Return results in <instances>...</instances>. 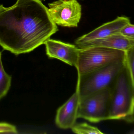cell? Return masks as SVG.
<instances>
[{"instance_id": "cell-11", "label": "cell", "mask_w": 134, "mask_h": 134, "mask_svg": "<svg viewBox=\"0 0 134 134\" xmlns=\"http://www.w3.org/2000/svg\"><path fill=\"white\" fill-rule=\"evenodd\" d=\"M12 80V76L7 74L4 69L0 51V100L8 94L11 87Z\"/></svg>"}, {"instance_id": "cell-5", "label": "cell", "mask_w": 134, "mask_h": 134, "mask_svg": "<svg viewBox=\"0 0 134 134\" xmlns=\"http://www.w3.org/2000/svg\"><path fill=\"white\" fill-rule=\"evenodd\" d=\"M112 87L99 90L80 100L78 119L94 123L108 120Z\"/></svg>"}, {"instance_id": "cell-9", "label": "cell", "mask_w": 134, "mask_h": 134, "mask_svg": "<svg viewBox=\"0 0 134 134\" xmlns=\"http://www.w3.org/2000/svg\"><path fill=\"white\" fill-rule=\"evenodd\" d=\"M80 103L79 94H74L60 107L57 111L55 119L57 126L63 130L71 129L78 119V111Z\"/></svg>"}, {"instance_id": "cell-6", "label": "cell", "mask_w": 134, "mask_h": 134, "mask_svg": "<svg viewBox=\"0 0 134 134\" xmlns=\"http://www.w3.org/2000/svg\"><path fill=\"white\" fill-rule=\"evenodd\" d=\"M49 13L53 21L60 26H78L82 15V6L76 0H58L49 3Z\"/></svg>"}, {"instance_id": "cell-3", "label": "cell", "mask_w": 134, "mask_h": 134, "mask_svg": "<svg viewBox=\"0 0 134 134\" xmlns=\"http://www.w3.org/2000/svg\"><path fill=\"white\" fill-rule=\"evenodd\" d=\"M126 52L100 46L79 48L76 68L78 76L88 74L107 65L124 61Z\"/></svg>"}, {"instance_id": "cell-15", "label": "cell", "mask_w": 134, "mask_h": 134, "mask_svg": "<svg viewBox=\"0 0 134 134\" xmlns=\"http://www.w3.org/2000/svg\"><path fill=\"white\" fill-rule=\"evenodd\" d=\"M120 33L127 37L134 39V24H127L122 29Z\"/></svg>"}, {"instance_id": "cell-8", "label": "cell", "mask_w": 134, "mask_h": 134, "mask_svg": "<svg viewBox=\"0 0 134 134\" xmlns=\"http://www.w3.org/2000/svg\"><path fill=\"white\" fill-rule=\"evenodd\" d=\"M130 23V20L128 17H118L114 20L105 23L90 33L78 38L75 41V44L79 47L86 42L120 33L122 29Z\"/></svg>"}, {"instance_id": "cell-4", "label": "cell", "mask_w": 134, "mask_h": 134, "mask_svg": "<svg viewBox=\"0 0 134 134\" xmlns=\"http://www.w3.org/2000/svg\"><path fill=\"white\" fill-rule=\"evenodd\" d=\"M124 68V61H121L78 76L76 91L79 94L80 100L95 92L112 87Z\"/></svg>"}, {"instance_id": "cell-1", "label": "cell", "mask_w": 134, "mask_h": 134, "mask_svg": "<svg viewBox=\"0 0 134 134\" xmlns=\"http://www.w3.org/2000/svg\"><path fill=\"white\" fill-rule=\"evenodd\" d=\"M59 31L41 0L0 5V46L14 55L34 50Z\"/></svg>"}, {"instance_id": "cell-17", "label": "cell", "mask_w": 134, "mask_h": 134, "mask_svg": "<svg viewBox=\"0 0 134 134\" xmlns=\"http://www.w3.org/2000/svg\"><path fill=\"white\" fill-rule=\"evenodd\" d=\"M43 1H46V0H43Z\"/></svg>"}, {"instance_id": "cell-7", "label": "cell", "mask_w": 134, "mask_h": 134, "mask_svg": "<svg viewBox=\"0 0 134 134\" xmlns=\"http://www.w3.org/2000/svg\"><path fill=\"white\" fill-rule=\"evenodd\" d=\"M46 53L50 58L58 59L76 68L79 48L72 44L54 39L47 40L44 43Z\"/></svg>"}, {"instance_id": "cell-10", "label": "cell", "mask_w": 134, "mask_h": 134, "mask_svg": "<svg viewBox=\"0 0 134 134\" xmlns=\"http://www.w3.org/2000/svg\"><path fill=\"white\" fill-rule=\"evenodd\" d=\"M134 46V39L127 37L120 33L86 42L78 47L103 46L126 52Z\"/></svg>"}, {"instance_id": "cell-14", "label": "cell", "mask_w": 134, "mask_h": 134, "mask_svg": "<svg viewBox=\"0 0 134 134\" xmlns=\"http://www.w3.org/2000/svg\"><path fill=\"white\" fill-rule=\"evenodd\" d=\"M0 133L16 134L18 133L15 126L5 122H0Z\"/></svg>"}, {"instance_id": "cell-12", "label": "cell", "mask_w": 134, "mask_h": 134, "mask_svg": "<svg viewBox=\"0 0 134 134\" xmlns=\"http://www.w3.org/2000/svg\"><path fill=\"white\" fill-rule=\"evenodd\" d=\"M124 62L134 92V46L126 51Z\"/></svg>"}, {"instance_id": "cell-2", "label": "cell", "mask_w": 134, "mask_h": 134, "mask_svg": "<svg viewBox=\"0 0 134 134\" xmlns=\"http://www.w3.org/2000/svg\"><path fill=\"white\" fill-rule=\"evenodd\" d=\"M108 120L134 121V92L125 67L113 86Z\"/></svg>"}, {"instance_id": "cell-16", "label": "cell", "mask_w": 134, "mask_h": 134, "mask_svg": "<svg viewBox=\"0 0 134 134\" xmlns=\"http://www.w3.org/2000/svg\"><path fill=\"white\" fill-rule=\"evenodd\" d=\"M130 133L134 134V129L133 130H132V131H131V132H130Z\"/></svg>"}, {"instance_id": "cell-13", "label": "cell", "mask_w": 134, "mask_h": 134, "mask_svg": "<svg viewBox=\"0 0 134 134\" xmlns=\"http://www.w3.org/2000/svg\"><path fill=\"white\" fill-rule=\"evenodd\" d=\"M71 129L73 133L76 134H104L97 127L90 126L86 123L75 124Z\"/></svg>"}]
</instances>
